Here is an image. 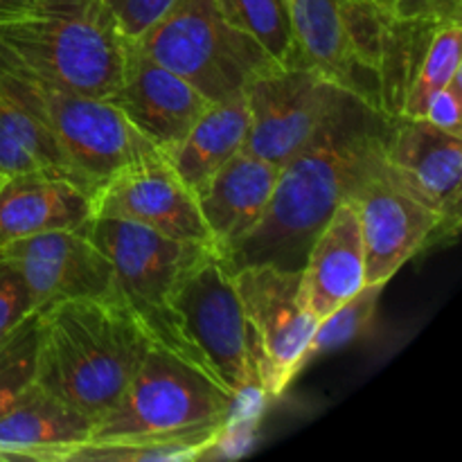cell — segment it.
Instances as JSON below:
<instances>
[{"mask_svg":"<svg viewBox=\"0 0 462 462\" xmlns=\"http://www.w3.org/2000/svg\"><path fill=\"white\" fill-rule=\"evenodd\" d=\"M391 117L350 95L314 140L280 167L262 219L221 255L230 271L248 264L300 269L316 235L383 167Z\"/></svg>","mask_w":462,"mask_h":462,"instance_id":"6da1fadb","label":"cell"},{"mask_svg":"<svg viewBox=\"0 0 462 462\" xmlns=\"http://www.w3.org/2000/svg\"><path fill=\"white\" fill-rule=\"evenodd\" d=\"M149 341L117 293L39 310L36 383L88 420L120 400Z\"/></svg>","mask_w":462,"mask_h":462,"instance_id":"7a4b0ae2","label":"cell"},{"mask_svg":"<svg viewBox=\"0 0 462 462\" xmlns=\"http://www.w3.org/2000/svg\"><path fill=\"white\" fill-rule=\"evenodd\" d=\"M242 397L188 361L149 346L120 400L93 422L88 442L210 438L219 442Z\"/></svg>","mask_w":462,"mask_h":462,"instance_id":"3957f363","label":"cell"},{"mask_svg":"<svg viewBox=\"0 0 462 462\" xmlns=\"http://www.w3.org/2000/svg\"><path fill=\"white\" fill-rule=\"evenodd\" d=\"M129 41L102 0L0 16V50L48 84L108 99L125 72Z\"/></svg>","mask_w":462,"mask_h":462,"instance_id":"277c9868","label":"cell"},{"mask_svg":"<svg viewBox=\"0 0 462 462\" xmlns=\"http://www.w3.org/2000/svg\"><path fill=\"white\" fill-rule=\"evenodd\" d=\"M86 230L111 262L117 296L135 316L149 346L161 347L217 379L171 307L176 287L210 251V244L180 242L147 226L113 217H93Z\"/></svg>","mask_w":462,"mask_h":462,"instance_id":"5b68a950","label":"cell"},{"mask_svg":"<svg viewBox=\"0 0 462 462\" xmlns=\"http://www.w3.org/2000/svg\"><path fill=\"white\" fill-rule=\"evenodd\" d=\"M0 81L52 135L77 179L93 192L131 162L158 152L108 99L88 97L48 84L3 50Z\"/></svg>","mask_w":462,"mask_h":462,"instance_id":"8992f818","label":"cell"},{"mask_svg":"<svg viewBox=\"0 0 462 462\" xmlns=\"http://www.w3.org/2000/svg\"><path fill=\"white\" fill-rule=\"evenodd\" d=\"M134 43L210 102L242 93L253 79L280 66L257 41L221 16L215 0H174Z\"/></svg>","mask_w":462,"mask_h":462,"instance_id":"52a82bcc","label":"cell"},{"mask_svg":"<svg viewBox=\"0 0 462 462\" xmlns=\"http://www.w3.org/2000/svg\"><path fill=\"white\" fill-rule=\"evenodd\" d=\"M171 307L192 346L228 391L237 397L264 395L255 338L235 291L233 271L215 248L180 280Z\"/></svg>","mask_w":462,"mask_h":462,"instance_id":"ba28073f","label":"cell"},{"mask_svg":"<svg viewBox=\"0 0 462 462\" xmlns=\"http://www.w3.org/2000/svg\"><path fill=\"white\" fill-rule=\"evenodd\" d=\"M233 282L255 338L262 391L275 397L310 361L320 320L305 300L300 269L248 264L233 271Z\"/></svg>","mask_w":462,"mask_h":462,"instance_id":"9c48e42d","label":"cell"},{"mask_svg":"<svg viewBox=\"0 0 462 462\" xmlns=\"http://www.w3.org/2000/svg\"><path fill=\"white\" fill-rule=\"evenodd\" d=\"M248 138L244 152L282 167L307 147L350 97L316 70L278 66L246 86Z\"/></svg>","mask_w":462,"mask_h":462,"instance_id":"30bf717a","label":"cell"},{"mask_svg":"<svg viewBox=\"0 0 462 462\" xmlns=\"http://www.w3.org/2000/svg\"><path fill=\"white\" fill-rule=\"evenodd\" d=\"M365 255V284L386 287L433 239L456 233L438 212L411 197L382 167L355 194Z\"/></svg>","mask_w":462,"mask_h":462,"instance_id":"8fae6325","label":"cell"},{"mask_svg":"<svg viewBox=\"0 0 462 462\" xmlns=\"http://www.w3.org/2000/svg\"><path fill=\"white\" fill-rule=\"evenodd\" d=\"M86 226L30 235L0 248V260L21 273L36 310L117 293L111 262L95 246Z\"/></svg>","mask_w":462,"mask_h":462,"instance_id":"7c38bea8","label":"cell"},{"mask_svg":"<svg viewBox=\"0 0 462 462\" xmlns=\"http://www.w3.org/2000/svg\"><path fill=\"white\" fill-rule=\"evenodd\" d=\"M95 217L134 221L180 242L212 246L197 197L161 152L131 162L97 188Z\"/></svg>","mask_w":462,"mask_h":462,"instance_id":"4fadbf2b","label":"cell"},{"mask_svg":"<svg viewBox=\"0 0 462 462\" xmlns=\"http://www.w3.org/2000/svg\"><path fill=\"white\" fill-rule=\"evenodd\" d=\"M108 102L152 147L167 156L188 135L210 99L129 41L125 72Z\"/></svg>","mask_w":462,"mask_h":462,"instance_id":"5bb4252c","label":"cell"},{"mask_svg":"<svg viewBox=\"0 0 462 462\" xmlns=\"http://www.w3.org/2000/svg\"><path fill=\"white\" fill-rule=\"evenodd\" d=\"M383 167L411 197L458 230L462 138L445 134L424 117H395L383 147Z\"/></svg>","mask_w":462,"mask_h":462,"instance_id":"9a60e30c","label":"cell"},{"mask_svg":"<svg viewBox=\"0 0 462 462\" xmlns=\"http://www.w3.org/2000/svg\"><path fill=\"white\" fill-rule=\"evenodd\" d=\"M95 217V194L54 171L0 176V248L48 230L84 228Z\"/></svg>","mask_w":462,"mask_h":462,"instance_id":"2e32d148","label":"cell"},{"mask_svg":"<svg viewBox=\"0 0 462 462\" xmlns=\"http://www.w3.org/2000/svg\"><path fill=\"white\" fill-rule=\"evenodd\" d=\"M302 293L319 320L365 287V255L359 215L352 199L334 210L300 266Z\"/></svg>","mask_w":462,"mask_h":462,"instance_id":"e0dca14e","label":"cell"},{"mask_svg":"<svg viewBox=\"0 0 462 462\" xmlns=\"http://www.w3.org/2000/svg\"><path fill=\"white\" fill-rule=\"evenodd\" d=\"M93 420L32 383L5 413H0V460L66 462L86 445Z\"/></svg>","mask_w":462,"mask_h":462,"instance_id":"ac0fdd59","label":"cell"},{"mask_svg":"<svg viewBox=\"0 0 462 462\" xmlns=\"http://www.w3.org/2000/svg\"><path fill=\"white\" fill-rule=\"evenodd\" d=\"M280 167L248 152L230 158L197 192L212 248L224 255L262 219L273 197Z\"/></svg>","mask_w":462,"mask_h":462,"instance_id":"d6986e66","label":"cell"},{"mask_svg":"<svg viewBox=\"0 0 462 462\" xmlns=\"http://www.w3.org/2000/svg\"><path fill=\"white\" fill-rule=\"evenodd\" d=\"M248 126H251V116H248L246 93L242 90L208 104L179 147L167 153L179 179L192 189L194 197L230 158L244 152Z\"/></svg>","mask_w":462,"mask_h":462,"instance_id":"ffe728a7","label":"cell"},{"mask_svg":"<svg viewBox=\"0 0 462 462\" xmlns=\"http://www.w3.org/2000/svg\"><path fill=\"white\" fill-rule=\"evenodd\" d=\"M16 171H54L84 185L68 165L52 135L0 81V176Z\"/></svg>","mask_w":462,"mask_h":462,"instance_id":"44dd1931","label":"cell"},{"mask_svg":"<svg viewBox=\"0 0 462 462\" xmlns=\"http://www.w3.org/2000/svg\"><path fill=\"white\" fill-rule=\"evenodd\" d=\"M221 16L262 45L280 66H298L289 0H215Z\"/></svg>","mask_w":462,"mask_h":462,"instance_id":"7402d4cb","label":"cell"},{"mask_svg":"<svg viewBox=\"0 0 462 462\" xmlns=\"http://www.w3.org/2000/svg\"><path fill=\"white\" fill-rule=\"evenodd\" d=\"M460 39V23H447V25H440L433 32L427 50H424L422 59L415 68L413 79L406 88L400 117H411V120L424 117V111H427L433 95L445 88L451 77L462 70Z\"/></svg>","mask_w":462,"mask_h":462,"instance_id":"603a6c76","label":"cell"},{"mask_svg":"<svg viewBox=\"0 0 462 462\" xmlns=\"http://www.w3.org/2000/svg\"><path fill=\"white\" fill-rule=\"evenodd\" d=\"M36 355L39 311L0 343V413H5L36 382Z\"/></svg>","mask_w":462,"mask_h":462,"instance_id":"cb8c5ba5","label":"cell"},{"mask_svg":"<svg viewBox=\"0 0 462 462\" xmlns=\"http://www.w3.org/2000/svg\"><path fill=\"white\" fill-rule=\"evenodd\" d=\"M382 291V284H365L355 298H350L341 307H337L332 314L325 316L319 328H316L314 341H311L310 347V359L319 355H328V352H334L338 347L347 346V343L356 341L373 323Z\"/></svg>","mask_w":462,"mask_h":462,"instance_id":"d4e9b609","label":"cell"},{"mask_svg":"<svg viewBox=\"0 0 462 462\" xmlns=\"http://www.w3.org/2000/svg\"><path fill=\"white\" fill-rule=\"evenodd\" d=\"M373 3L395 21L420 27L460 23L462 16V0H373Z\"/></svg>","mask_w":462,"mask_h":462,"instance_id":"484cf974","label":"cell"},{"mask_svg":"<svg viewBox=\"0 0 462 462\" xmlns=\"http://www.w3.org/2000/svg\"><path fill=\"white\" fill-rule=\"evenodd\" d=\"M36 310L25 280L9 262L0 260V343Z\"/></svg>","mask_w":462,"mask_h":462,"instance_id":"4316f807","label":"cell"},{"mask_svg":"<svg viewBox=\"0 0 462 462\" xmlns=\"http://www.w3.org/2000/svg\"><path fill=\"white\" fill-rule=\"evenodd\" d=\"M174 0H102L104 9L126 41H135L158 21Z\"/></svg>","mask_w":462,"mask_h":462,"instance_id":"83f0119b","label":"cell"},{"mask_svg":"<svg viewBox=\"0 0 462 462\" xmlns=\"http://www.w3.org/2000/svg\"><path fill=\"white\" fill-rule=\"evenodd\" d=\"M424 120L445 134L462 138V70L451 77L445 88L433 95L424 111Z\"/></svg>","mask_w":462,"mask_h":462,"instance_id":"f1b7e54d","label":"cell"},{"mask_svg":"<svg viewBox=\"0 0 462 462\" xmlns=\"http://www.w3.org/2000/svg\"><path fill=\"white\" fill-rule=\"evenodd\" d=\"M86 0H0V16H12V14L41 12V9H57L81 5Z\"/></svg>","mask_w":462,"mask_h":462,"instance_id":"f546056e","label":"cell"}]
</instances>
